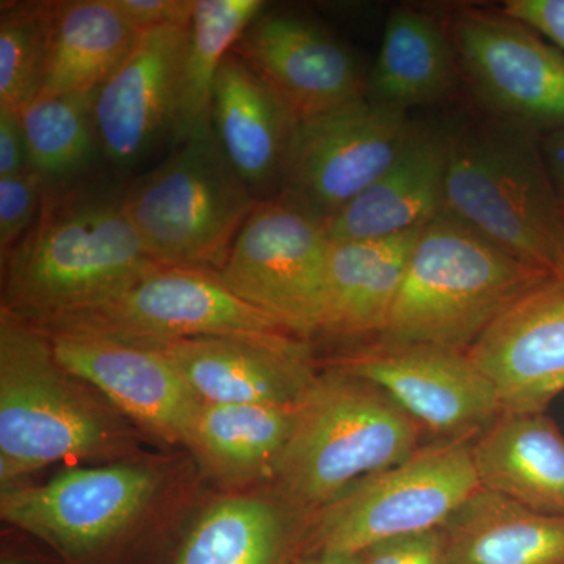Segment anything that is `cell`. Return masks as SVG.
I'll list each match as a JSON object with an SVG mask.
<instances>
[{
	"mask_svg": "<svg viewBox=\"0 0 564 564\" xmlns=\"http://www.w3.org/2000/svg\"><path fill=\"white\" fill-rule=\"evenodd\" d=\"M93 96L95 93H41L20 111L31 170L46 187L80 181L95 162L99 144Z\"/></svg>",
	"mask_w": 564,
	"mask_h": 564,
	"instance_id": "83f0119b",
	"label": "cell"
},
{
	"mask_svg": "<svg viewBox=\"0 0 564 564\" xmlns=\"http://www.w3.org/2000/svg\"><path fill=\"white\" fill-rule=\"evenodd\" d=\"M188 35L191 24L140 33L128 58L95 91L96 139L115 169L144 161L163 140L173 143Z\"/></svg>",
	"mask_w": 564,
	"mask_h": 564,
	"instance_id": "4fadbf2b",
	"label": "cell"
},
{
	"mask_svg": "<svg viewBox=\"0 0 564 564\" xmlns=\"http://www.w3.org/2000/svg\"><path fill=\"white\" fill-rule=\"evenodd\" d=\"M458 69L454 43L440 21L417 10L395 9L386 22L364 98L408 113L447 98Z\"/></svg>",
	"mask_w": 564,
	"mask_h": 564,
	"instance_id": "cb8c5ba5",
	"label": "cell"
},
{
	"mask_svg": "<svg viewBox=\"0 0 564 564\" xmlns=\"http://www.w3.org/2000/svg\"><path fill=\"white\" fill-rule=\"evenodd\" d=\"M421 231L332 242L318 333L381 334Z\"/></svg>",
	"mask_w": 564,
	"mask_h": 564,
	"instance_id": "7402d4cb",
	"label": "cell"
},
{
	"mask_svg": "<svg viewBox=\"0 0 564 564\" xmlns=\"http://www.w3.org/2000/svg\"><path fill=\"white\" fill-rule=\"evenodd\" d=\"M202 402L295 408L315 380L291 336H215L155 345Z\"/></svg>",
	"mask_w": 564,
	"mask_h": 564,
	"instance_id": "ac0fdd59",
	"label": "cell"
},
{
	"mask_svg": "<svg viewBox=\"0 0 564 564\" xmlns=\"http://www.w3.org/2000/svg\"><path fill=\"white\" fill-rule=\"evenodd\" d=\"M121 195L85 180L46 187L35 225L2 259V310L52 321L106 302L159 263Z\"/></svg>",
	"mask_w": 564,
	"mask_h": 564,
	"instance_id": "6da1fadb",
	"label": "cell"
},
{
	"mask_svg": "<svg viewBox=\"0 0 564 564\" xmlns=\"http://www.w3.org/2000/svg\"><path fill=\"white\" fill-rule=\"evenodd\" d=\"M560 274H564V242H563L562 267H560Z\"/></svg>",
	"mask_w": 564,
	"mask_h": 564,
	"instance_id": "74e56055",
	"label": "cell"
},
{
	"mask_svg": "<svg viewBox=\"0 0 564 564\" xmlns=\"http://www.w3.org/2000/svg\"><path fill=\"white\" fill-rule=\"evenodd\" d=\"M152 261L220 272L259 198L204 126L122 191Z\"/></svg>",
	"mask_w": 564,
	"mask_h": 564,
	"instance_id": "8992f818",
	"label": "cell"
},
{
	"mask_svg": "<svg viewBox=\"0 0 564 564\" xmlns=\"http://www.w3.org/2000/svg\"><path fill=\"white\" fill-rule=\"evenodd\" d=\"M444 132L414 126L397 161L326 220L329 239H383L421 229L444 210Z\"/></svg>",
	"mask_w": 564,
	"mask_h": 564,
	"instance_id": "d6986e66",
	"label": "cell"
},
{
	"mask_svg": "<svg viewBox=\"0 0 564 564\" xmlns=\"http://www.w3.org/2000/svg\"><path fill=\"white\" fill-rule=\"evenodd\" d=\"M302 564H361V558L359 554H348V552L321 551V554Z\"/></svg>",
	"mask_w": 564,
	"mask_h": 564,
	"instance_id": "8d00e7d4",
	"label": "cell"
},
{
	"mask_svg": "<svg viewBox=\"0 0 564 564\" xmlns=\"http://www.w3.org/2000/svg\"><path fill=\"white\" fill-rule=\"evenodd\" d=\"M478 489L473 444L456 437L351 486L322 508L315 536L321 551L359 554L389 538L443 529Z\"/></svg>",
	"mask_w": 564,
	"mask_h": 564,
	"instance_id": "ba28073f",
	"label": "cell"
},
{
	"mask_svg": "<svg viewBox=\"0 0 564 564\" xmlns=\"http://www.w3.org/2000/svg\"><path fill=\"white\" fill-rule=\"evenodd\" d=\"M52 2H3L0 106L21 111L43 93L50 62Z\"/></svg>",
	"mask_w": 564,
	"mask_h": 564,
	"instance_id": "f546056e",
	"label": "cell"
},
{
	"mask_svg": "<svg viewBox=\"0 0 564 564\" xmlns=\"http://www.w3.org/2000/svg\"><path fill=\"white\" fill-rule=\"evenodd\" d=\"M154 489V475L143 467H82L44 485L3 488L0 514L63 555L80 558L117 540Z\"/></svg>",
	"mask_w": 564,
	"mask_h": 564,
	"instance_id": "7c38bea8",
	"label": "cell"
},
{
	"mask_svg": "<svg viewBox=\"0 0 564 564\" xmlns=\"http://www.w3.org/2000/svg\"><path fill=\"white\" fill-rule=\"evenodd\" d=\"M46 184L28 172L0 177V254L2 259L31 231L39 218Z\"/></svg>",
	"mask_w": 564,
	"mask_h": 564,
	"instance_id": "4dcf8cb0",
	"label": "cell"
},
{
	"mask_svg": "<svg viewBox=\"0 0 564 564\" xmlns=\"http://www.w3.org/2000/svg\"><path fill=\"white\" fill-rule=\"evenodd\" d=\"M55 359L77 381L102 392L148 432L187 444L202 400L158 348L106 337L55 334Z\"/></svg>",
	"mask_w": 564,
	"mask_h": 564,
	"instance_id": "e0dca14e",
	"label": "cell"
},
{
	"mask_svg": "<svg viewBox=\"0 0 564 564\" xmlns=\"http://www.w3.org/2000/svg\"><path fill=\"white\" fill-rule=\"evenodd\" d=\"M485 110L544 133L564 128V52L500 10L459 7L445 22Z\"/></svg>",
	"mask_w": 564,
	"mask_h": 564,
	"instance_id": "8fae6325",
	"label": "cell"
},
{
	"mask_svg": "<svg viewBox=\"0 0 564 564\" xmlns=\"http://www.w3.org/2000/svg\"><path fill=\"white\" fill-rule=\"evenodd\" d=\"M414 126L406 111L366 98L296 122L280 196L329 220L397 161Z\"/></svg>",
	"mask_w": 564,
	"mask_h": 564,
	"instance_id": "30bf717a",
	"label": "cell"
},
{
	"mask_svg": "<svg viewBox=\"0 0 564 564\" xmlns=\"http://www.w3.org/2000/svg\"><path fill=\"white\" fill-rule=\"evenodd\" d=\"M280 99L296 122L366 95L350 51L321 25L291 13L261 14L232 50Z\"/></svg>",
	"mask_w": 564,
	"mask_h": 564,
	"instance_id": "9a60e30c",
	"label": "cell"
},
{
	"mask_svg": "<svg viewBox=\"0 0 564 564\" xmlns=\"http://www.w3.org/2000/svg\"><path fill=\"white\" fill-rule=\"evenodd\" d=\"M417 423L377 386L343 372L315 377L273 473L296 502L326 507L347 489L403 463Z\"/></svg>",
	"mask_w": 564,
	"mask_h": 564,
	"instance_id": "277c9868",
	"label": "cell"
},
{
	"mask_svg": "<svg viewBox=\"0 0 564 564\" xmlns=\"http://www.w3.org/2000/svg\"><path fill=\"white\" fill-rule=\"evenodd\" d=\"M377 386L434 432H475L502 413L492 384L466 351L389 344L340 359L339 370Z\"/></svg>",
	"mask_w": 564,
	"mask_h": 564,
	"instance_id": "5bb4252c",
	"label": "cell"
},
{
	"mask_svg": "<svg viewBox=\"0 0 564 564\" xmlns=\"http://www.w3.org/2000/svg\"><path fill=\"white\" fill-rule=\"evenodd\" d=\"M139 36L111 0L52 2L43 93H95L128 58Z\"/></svg>",
	"mask_w": 564,
	"mask_h": 564,
	"instance_id": "d4e9b609",
	"label": "cell"
},
{
	"mask_svg": "<svg viewBox=\"0 0 564 564\" xmlns=\"http://www.w3.org/2000/svg\"><path fill=\"white\" fill-rule=\"evenodd\" d=\"M541 151L549 177L564 207V128L541 133Z\"/></svg>",
	"mask_w": 564,
	"mask_h": 564,
	"instance_id": "d590c367",
	"label": "cell"
},
{
	"mask_svg": "<svg viewBox=\"0 0 564 564\" xmlns=\"http://www.w3.org/2000/svg\"><path fill=\"white\" fill-rule=\"evenodd\" d=\"M361 564H447L443 529L403 534L359 552Z\"/></svg>",
	"mask_w": 564,
	"mask_h": 564,
	"instance_id": "1f68e13d",
	"label": "cell"
},
{
	"mask_svg": "<svg viewBox=\"0 0 564 564\" xmlns=\"http://www.w3.org/2000/svg\"><path fill=\"white\" fill-rule=\"evenodd\" d=\"M480 488L564 514V436L547 415L508 414L473 444Z\"/></svg>",
	"mask_w": 564,
	"mask_h": 564,
	"instance_id": "44dd1931",
	"label": "cell"
},
{
	"mask_svg": "<svg viewBox=\"0 0 564 564\" xmlns=\"http://www.w3.org/2000/svg\"><path fill=\"white\" fill-rule=\"evenodd\" d=\"M447 564H564V514L480 488L443 527Z\"/></svg>",
	"mask_w": 564,
	"mask_h": 564,
	"instance_id": "603a6c76",
	"label": "cell"
},
{
	"mask_svg": "<svg viewBox=\"0 0 564 564\" xmlns=\"http://www.w3.org/2000/svg\"><path fill=\"white\" fill-rule=\"evenodd\" d=\"M2 564H21L20 562H11V560H3Z\"/></svg>",
	"mask_w": 564,
	"mask_h": 564,
	"instance_id": "f35d334b",
	"label": "cell"
},
{
	"mask_svg": "<svg viewBox=\"0 0 564 564\" xmlns=\"http://www.w3.org/2000/svg\"><path fill=\"white\" fill-rule=\"evenodd\" d=\"M502 10L564 52V0H510Z\"/></svg>",
	"mask_w": 564,
	"mask_h": 564,
	"instance_id": "836d02e7",
	"label": "cell"
},
{
	"mask_svg": "<svg viewBox=\"0 0 564 564\" xmlns=\"http://www.w3.org/2000/svg\"><path fill=\"white\" fill-rule=\"evenodd\" d=\"M28 170H31V163L21 113L0 106V177L14 176Z\"/></svg>",
	"mask_w": 564,
	"mask_h": 564,
	"instance_id": "e575fe53",
	"label": "cell"
},
{
	"mask_svg": "<svg viewBox=\"0 0 564 564\" xmlns=\"http://www.w3.org/2000/svg\"><path fill=\"white\" fill-rule=\"evenodd\" d=\"M555 273L441 212L423 226L381 336L466 351L516 300Z\"/></svg>",
	"mask_w": 564,
	"mask_h": 564,
	"instance_id": "3957f363",
	"label": "cell"
},
{
	"mask_svg": "<svg viewBox=\"0 0 564 564\" xmlns=\"http://www.w3.org/2000/svg\"><path fill=\"white\" fill-rule=\"evenodd\" d=\"M282 524L272 505L254 497L215 503L182 544L176 564H274Z\"/></svg>",
	"mask_w": 564,
	"mask_h": 564,
	"instance_id": "f1b7e54d",
	"label": "cell"
},
{
	"mask_svg": "<svg viewBox=\"0 0 564 564\" xmlns=\"http://www.w3.org/2000/svg\"><path fill=\"white\" fill-rule=\"evenodd\" d=\"M502 413L540 414L564 391V274L516 300L466 350Z\"/></svg>",
	"mask_w": 564,
	"mask_h": 564,
	"instance_id": "2e32d148",
	"label": "cell"
},
{
	"mask_svg": "<svg viewBox=\"0 0 564 564\" xmlns=\"http://www.w3.org/2000/svg\"><path fill=\"white\" fill-rule=\"evenodd\" d=\"M33 326L46 336L80 334L143 347L196 337L292 336L237 296L217 272L162 263L106 302Z\"/></svg>",
	"mask_w": 564,
	"mask_h": 564,
	"instance_id": "52a82bcc",
	"label": "cell"
},
{
	"mask_svg": "<svg viewBox=\"0 0 564 564\" xmlns=\"http://www.w3.org/2000/svg\"><path fill=\"white\" fill-rule=\"evenodd\" d=\"M115 9L137 33L166 25H188L195 0H111Z\"/></svg>",
	"mask_w": 564,
	"mask_h": 564,
	"instance_id": "d6a6232c",
	"label": "cell"
},
{
	"mask_svg": "<svg viewBox=\"0 0 564 564\" xmlns=\"http://www.w3.org/2000/svg\"><path fill=\"white\" fill-rule=\"evenodd\" d=\"M445 214L534 267L560 274L564 207L541 133L489 115L443 129Z\"/></svg>",
	"mask_w": 564,
	"mask_h": 564,
	"instance_id": "7a4b0ae2",
	"label": "cell"
},
{
	"mask_svg": "<svg viewBox=\"0 0 564 564\" xmlns=\"http://www.w3.org/2000/svg\"><path fill=\"white\" fill-rule=\"evenodd\" d=\"M332 239L326 221L289 199L261 198L218 274L292 334L318 333Z\"/></svg>",
	"mask_w": 564,
	"mask_h": 564,
	"instance_id": "9c48e42d",
	"label": "cell"
},
{
	"mask_svg": "<svg viewBox=\"0 0 564 564\" xmlns=\"http://www.w3.org/2000/svg\"><path fill=\"white\" fill-rule=\"evenodd\" d=\"M295 124L274 93L229 52L212 93L210 126L226 159L256 198L281 184Z\"/></svg>",
	"mask_w": 564,
	"mask_h": 564,
	"instance_id": "ffe728a7",
	"label": "cell"
},
{
	"mask_svg": "<svg viewBox=\"0 0 564 564\" xmlns=\"http://www.w3.org/2000/svg\"><path fill=\"white\" fill-rule=\"evenodd\" d=\"M55 359L50 337L0 311V484L14 486L63 459L109 455L120 425Z\"/></svg>",
	"mask_w": 564,
	"mask_h": 564,
	"instance_id": "5b68a950",
	"label": "cell"
},
{
	"mask_svg": "<svg viewBox=\"0 0 564 564\" xmlns=\"http://www.w3.org/2000/svg\"><path fill=\"white\" fill-rule=\"evenodd\" d=\"M295 408L203 402L187 445L225 474L273 470L291 437Z\"/></svg>",
	"mask_w": 564,
	"mask_h": 564,
	"instance_id": "484cf974",
	"label": "cell"
},
{
	"mask_svg": "<svg viewBox=\"0 0 564 564\" xmlns=\"http://www.w3.org/2000/svg\"><path fill=\"white\" fill-rule=\"evenodd\" d=\"M263 10L262 0H195L174 147L210 124L212 93L223 62Z\"/></svg>",
	"mask_w": 564,
	"mask_h": 564,
	"instance_id": "4316f807",
	"label": "cell"
}]
</instances>
